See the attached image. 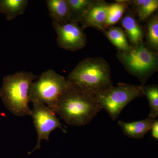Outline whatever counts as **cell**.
Masks as SVG:
<instances>
[{
    "label": "cell",
    "mask_w": 158,
    "mask_h": 158,
    "mask_svg": "<svg viewBox=\"0 0 158 158\" xmlns=\"http://www.w3.org/2000/svg\"><path fill=\"white\" fill-rule=\"evenodd\" d=\"M67 80L75 89L94 97L113 86L110 65L101 57L82 60L69 73Z\"/></svg>",
    "instance_id": "6da1fadb"
},
{
    "label": "cell",
    "mask_w": 158,
    "mask_h": 158,
    "mask_svg": "<svg viewBox=\"0 0 158 158\" xmlns=\"http://www.w3.org/2000/svg\"><path fill=\"white\" fill-rule=\"evenodd\" d=\"M102 110L95 97L77 90L69 85L59 98L56 113L67 124L80 127L89 123Z\"/></svg>",
    "instance_id": "7a4b0ae2"
},
{
    "label": "cell",
    "mask_w": 158,
    "mask_h": 158,
    "mask_svg": "<svg viewBox=\"0 0 158 158\" xmlns=\"http://www.w3.org/2000/svg\"><path fill=\"white\" fill-rule=\"evenodd\" d=\"M38 76L31 72H18L4 77L0 97L7 110L15 116H31L29 93L31 84Z\"/></svg>",
    "instance_id": "3957f363"
},
{
    "label": "cell",
    "mask_w": 158,
    "mask_h": 158,
    "mask_svg": "<svg viewBox=\"0 0 158 158\" xmlns=\"http://www.w3.org/2000/svg\"><path fill=\"white\" fill-rule=\"evenodd\" d=\"M158 52L150 49L143 41L129 50L118 51L116 56L127 71L144 86L150 77L158 71Z\"/></svg>",
    "instance_id": "277c9868"
},
{
    "label": "cell",
    "mask_w": 158,
    "mask_h": 158,
    "mask_svg": "<svg viewBox=\"0 0 158 158\" xmlns=\"http://www.w3.org/2000/svg\"><path fill=\"white\" fill-rule=\"evenodd\" d=\"M67 79L52 69L41 74L36 82L31 84L29 102L47 105L56 113L59 98L69 87Z\"/></svg>",
    "instance_id": "5b68a950"
},
{
    "label": "cell",
    "mask_w": 158,
    "mask_h": 158,
    "mask_svg": "<svg viewBox=\"0 0 158 158\" xmlns=\"http://www.w3.org/2000/svg\"><path fill=\"white\" fill-rule=\"evenodd\" d=\"M142 96V85L119 83L116 87L112 86L95 97L102 109L115 120L130 102Z\"/></svg>",
    "instance_id": "8992f818"
},
{
    "label": "cell",
    "mask_w": 158,
    "mask_h": 158,
    "mask_svg": "<svg viewBox=\"0 0 158 158\" xmlns=\"http://www.w3.org/2000/svg\"><path fill=\"white\" fill-rule=\"evenodd\" d=\"M33 103V109L31 116L37 132L38 138L35 148L30 153L40 148V142L42 140L49 141L50 135L54 130L59 128L63 132H66L62 127V125L54 111L42 103L37 102Z\"/></svg>",
    "instance_id": "52a82bcc"
},
{
    "label": "cell",
    "mask_w": 158,
    "mask_h": 158,
    "mask_svg": "<svg viewBox=\"0 0 158 158\" xmlns=\"http://www.w3.org/2000/svg\"><path fill=\"white\" fill-rule=\"evenodd\" d=\"M52 24L57 34V44L60 48L76 52L85 47L87 37L79 23L69 22L61 24L52 21Z\"/></svg>",
    "instance_id": "ba28073f"
},
{
    "label": "cell",
    "mask_w": 158,
    "mask_h": 158,
    "mask_svg": "<svg viewBox=\"0 0 158 158\" xmlns=\"http://www.w3.org/2000/svg\"><path fill=\"white\" fill-rule=\"evenodd\" d=\"M109 5L105 1L95 0L80 23L82 28L92 27L103 33Z\"/></svg>",
    "instance_id": "9c48e42d"
},
{
    "label": "cell",
    "mask_w": 158,
    "mask_h": 158,
    "mask_svg": "<svg viewBox=\"0 0 158 158\" xmlns=\"http://www.w3.org/2000/svg\"><path fill=\"white\" fill-rule=\"evenodd\" d=\"M125 12L121 19V24L130 44L131 46H135L143 42L144 31L134 12L130 11H126Z\"/></svg>",
    "instance_id": "30bf717a"
},
{
    "label": "cell",
    "mask_w": 158,
    "mask_h": 158,
    "mask_svg": "<svg viewBox=\"0 0 158 158\" xmlns=\"http://www.w3.org/2000/svg\"><path fill=\"white\" fill-rule=\"evenodd\" d=\"M155 119L147 117L140 121L126 123L122 121L118 122L123 134L128 138L140 139L144 138L149 131Z\"/></svg>",
    "instance_id": "8fae6325"
},
{
    "label": "cell",
    "mask_w": 158,
    "mask_h": 158,
    "mask_svg": "<svg viewBox=\"0 0 158 158\" xmlns=\"http://www.w3.org/2000/svg\"><path fill=\"white\" fill-rule=\"evenodd\" d=\"M46 2L52 21L61 24L69 22V8L66 0H47Z\"/></svg>",
    "instance_id": "7c38bea8"
},
{
    "label": "cell",
    "mask_w": 158,
    "mask_h": 158,
    "mask_svg": "<svg viewBox=\"0 0 158 158\" xmlns=\"http://www.w3.org/2000/svg\"><path fill=\"white\" fill-rule=\"evenodd\" d=\"M139 20L146 21L158 9V0L128 1Z\"/></svg>",
    "instance_id": "4fadbf2b"
},
{
    "label": "cell",
    "mask_w": 158,
    "mask_h": 158,
    "mask_svg": "<svg viewBox=\"0 0 158 158\" xmlns=\"http://www.w3.org/2000/svg\"><path fill=\"white\" fill-rule=\"evenodd\" d=\"M28 4V0H0V13L12 20L24 13Z\"/></svg>",
    "instance_id": "5bb4252c"
},
{
    "label": "cell",
    "mask_w": 158,
    "mask_h": 158,
    "mask_svg": "<svg viewBox=\"0 0 158 158\" xmlns=\"http://www.w3.org/2000/svg\"><path fill=\"white\" fill-rule=\"evenodd\" d=\"M103 34L118 51L125 52L131 48L126 34L122 28L112 26L107 28Z\"/></svg>",
    "instance_id": "9a60e30c"
},
{
    "label": "cell",
    "mask_w": 158,
    "mask_h": 158,
    "mask_svg": "<svg viewBox=\"0 0 158 158\" xmlns=\"http://www.w3.org/2000/svg\"><path fill=\"white\" fill-rule=\"evenodd\" d=\"M116 2L109 4L106 19L105 23L106 30L110 27L116 24L122 18L127 9L128 1H116Z\"/></svg>",
    "instance_id": "2e32d148"
},
{
    "label": "cell",
    "mask_w": 158,
    "mask_h": 158,
    "mask_svg": "<svg viewBox=\"0 0 158 158\" xmlns=\"http://www.w3.org/2000/svg\"><path fill=\"white\" fill-rule=\"evenodd\" d=\"M69 11V22L79 23L95 0H66Z\"/></svg>",
    "instance_id": "e0dca14e"
},
{
    "label": "cell",
    "mask_w": 158,
    "mask_h": 158,
    "mask_svg": "<svg viewBox=\"0 0 158 158\" xmlns=\"http://www.w3.org/2000/svg\"><path fill=\"white\" fill-rule=\"evenodd\" d=\"M147 33L145 44L152 51L158 50V15H153L147 21Z\"/></svg>",
    "instance_id": "ac0fdd59"
},
{
    "label": "cell",
    "mask_w": 158,
    "mask_h": 158,
    "mask_svg": "<svg viewBox=\"0 0 158 158\" xmlns=\"http://www.w3.org/2000/svg\"><path fill=\"white\" fill-rule=\"evenodd\" d=\"M143 96L147 98L149 103L150 112L148 117L156 119L158 116V86L157 84L142 86Z\"/></svg>",
    "instance_id": "d6986e66"
},
{
    "label": "cell",
    "mask_w": 158,
    "mask_h": 158,
    "mask_svg": "<svg viewBox=\"0 0 158 158\" xmlns=\"http://www.w3.org/2000/svg\"><path fill=\"white\" fill-rule=\"evenodd\" d=\"M150 131H151V135L152 138L156 140H158V120L155 119L153 123Z\"/></svg>",
    "instance_id": "ffe728a7"
}]
</instances>
